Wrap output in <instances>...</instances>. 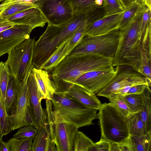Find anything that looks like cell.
I'll return each instance as SVG.
<instances>
[{
    "label": "cell",
    "mask_w": 151,
    "mask_h": 151,
    "mask_svg": "<svg viewBox=\"0 0 151 151\" xmlns=\"http://www.w3.org/2000/svg\"><path fill=\"white\" fill-rule=\"evenodd\" d=\"M113 58L98 54L68 55L52 70L56 92L63 91L85 73L113 66Z\"/></svg>",
    "instance_id": "1"
},
{
    "label": "cell",
    "mask_w": 151,
    "mask_h": 151,
    "mask_svg": "<svg viewBox=\"0 0 151 151\" xmlns=\"http://www.w3.org/2000/svg\"><path fill=\"white\" fill-rule=\"evenodd\" d=\"M91 16V11L87 10L73 15L63 23L48 24L45 32L35 42L32 60L33 67L40 69L58 47L72 36L83 22L90 19Z\"/></svg>",
    "instance_id": "2"
},
{
    "label": "cell",
    "mask_w": 151,
    "mask_h": 151,
    "mask_svg": "<svg viewBox=\"0 0 151 151\" xmlns=\"http://www.w3.org/2000/svg\"><path fill=\"white\" fill-rule=\"evenodd\" d=\"M144 7L130 23L119 29L118 44L113 58L114 67L129 65L138 72L142 38L141 25Z\"/></svg>",
    "instance_id": "3"
},
{
    "label": "cell",
    "mask_w": 151,
    "mask_h": 151,
    "mask_svg": "<svg viewBox=\"0 0 151 151\" xmlns=\"http://www.w3.org/2000/svg\"><path fill=\"white\" fill-rule=\"evenodd\" d=\"M97 114L101 138L111 143L125 141L129 136L127 115L109 103L102 104Z\"/></svg>",
    "instance_id": "4"
},
{
    "label": "cell",
    "mask_w": 151,
    "mask_h": 151,
    "mask_svg": "<svg viewBox=\"0 0 151 151\" xmlns=\"http://www.w3.org/2000/svg\"><path fill=\"white\" fill-rule=\"evenodd\" d=\"M53 110L78 128L93 124L98 110L87 107L62 92H55L51 100Z\"/></svg>",
    "instance_id": "5"
},
{
    "label": "cell",
    "mask_w": 151,
    "mask_h": 151,
    "mask_svg": "<svg viewBox=\"0 0 151 151\" xmlns=\"http://www.w3.org/2000/svg\"><path fill=\"white\" fill-rule=\"evenodd\" d=\"M45 101L49 133L57 151H73L74 136L78 128L54 110L50 100L46 99Z\"/></svg>",
    "instance_id": "6"
},
{
    "label": "cell",
    "mask_w": 151,
    "mask_h": 151,
    "mask_svg": "<svg viewBox=\"0 0 151 151\" xmlns=\"http://www.w3.org/2000/svg\"><path fill=\"white\" fill-rule=\"evenodd\" d=\"M120 30L104 34L84 35L69 55L98 54L113 58L119 42Z\"/></svg>",
    "instance_id": "7"
},
{
    "label": "cell",
    "mask_w": 151,
    "mask_h": 151,
    "mask_svg": "<svg viewBox=\"0 0 151 151\" xmlns=\"http://www.w3.org/2000/svg\"><path fill=\"white\" fill-rule=\"evenodd\" d=\"M35 40H26L8 53L5 61L10 73L20 85L27 79L33 67L32 60Z\"/></svg>",
    "instance_id": "8"
},
{
    "label": "cell",
    "mask_w": 151,
    "mask_h": 151,
    "mask_svg": "<svg viewBox=\"0 0 151 151\" xmlns=\"http://www.w3.org/2000/svg\"><path fill=\"white\" fill-rule=\"evenodd\" d=\"M34 4L42 14L47 24H59L73 16L68 0H38Z\"/></svg>",
    "instance_id": "9"
},
{
    "label": "cell",
    "mask_w": 151,
    "mask_h": 151,
    "mask_svg": "<svg viewBox=\"0 0 151 151\" xmlns=\"http://www.w3.org/2000/svg\"><path fill=\"white\" fill-rule=\"evenodd\" d=\"M117 70L116 66H113L103 70L89 71L79 76L74 84L96 94L112 80Z\"/></svg>",
    "instance_id": "10"
},
{
    "label": "cell",
    "mask_w": 151,
    "mask_h": 151,
    "mask_svg": "<svg viewBox=\"0 0 151 151\" xmlns=\"http://www.w3.org/2000/svg\"><path fill=\"white\" fill-rule=\"evenodd\" d=\"M28 79L20 84L18 100L10 115L12 131L27 125H34L30 108Z\"/></svg>",
    "instance_id": "11"
},
{
    "label": "cell",
    "mask_w": 151,
    "mask_h": 151,
    "mask_svg": "<svg viewBox=\"0 0 151 151\" xmlns=\"http://www.w3.org/2000/svg\"><path fill=\"white\" fill-rule=\"evenodd\" d=\"M33 29L29 26L16 24L0 33V57L9 53L19 44L30 38Z\"/></svg>",
    "instance_id": "12"
},
{
    "label": "cell",
    "mask_w": 151,
    "mask_h": 151,
    "mask_svg": "<svg viewBox=\"0 0 151 151\" xmlns=\"http://www.w3.org/2000/svg\"><path fill=\"white\" fill-rule=\"evenodd\" d=\"M116 74L112 80L97 93L98 96L108 99L130 82L144 76L130 66H116Z\"/></svg>",
    "instance_id": "13"
},
{
    "label": "cell",
    "mask_w": 151,
    "mask_h": 151,
    "mask_svg": "<svg viewBox=\"0 0 151 151\" xmlns=\"http://www.w3.org/2000/svg\"><path fill=\"white\" fill-rule=\"evenodd\" d=\"M86 23L83 22L73 35L62 43L40 69L51 71L65 57L69 55L85 35Z\"/></svg>",
    "instance_id": "14"
},
{
    "label": "cell",
    "mask_w": 151,
    "mask_h": 151,
    "mask_svg": "<svg viewBox=\"0 0 151 151\" xmlns=\"http://www.w3.org/2000/svg\"><path fill=\"white\" fill-rule=\"evenodd\" d=\"M30 110L34 126L37 129L47 124L46 110L42 107L36 81L32 71L27 80Z\"/></svg>",
    "instance_id": "15"
},
{
    "label": "cell",
    "mask_w": 151,
    "mask_h": 151,
    "mask_svg": "<svg viewBox=\"0 0 151 151\" xmlns=\"http://www.w3.org/2000/svg\"><path fill=\"white\" fill-rule=\"evenodd\" d=\"M123 12L104 15L99 19L87 24L85 35H102L115 29H119V23Z\"/></svg>",
    "instance_id": "16"
},
{
    "label": "cell",
    "mask_w": 151,
    "mask_h": 151,
    "mask_svg": "<svg viewBox=\"0 0 151 151\" xmlns=\"http://www.w3.org/2000/svg\"><path fill=\"white\" fill-rule=\"evenodd\" d=\"M14 24L29 26L33 29L43 27L47 21L37 7L31 8L5 19Z\"/></svg>",
    "instance_id": "17"
},
{
    "label": "cell",
    "mask_w": 151,
    "mask_h": 151,
    "mask_svg": "<svg viewBox=\"0 0 151 151\" xmlns=\"http://www.w3.org/2000/svg\"><path fill=\"white\" fill-rule=\"evenodd\" d=\"M62 92L87 107L99 110L101 107L102 104L95 94L77 85L73 84Z\"/></svg>",
    "instance_id": "18"
},
{
    "label": "cell",
    "mask_w": 151,
    "mask_h": 151,
    "mask_svg": "<svg viewBox=\"0 0 151 151\" xmlns=\"http://www.w3.org/2000/svg\"><path fill=\"white\" fill-rule=\"evenodd\" d=\"M32 71L37 82L41 100H51L56 89L48 71L33 67Z\"/></svg>",
    "instance_id": "19"
},
{
    "label": "cell",
    "mask_w": 151,
    "mask_h": 151,
    "mask_svg": "<svg viewBox=\"0 0 151 151\" xmlns=\"http://www.w3.org/2000/svg\"><path fill=\"white\" fill-rule=\"evenodd\" d=\"M20 85L10 73L6 88L4 102L6 111L10 115L17 103Z\"/></svg>",
    "instance_id": "20"
},
{
    "label": "cell",
    "mask_w": 151,
    "mask_h": 151,
    "mask_svg": "<svg viewBox=\"0 0 151 151\" xmlns=\"http://www.w3.org/2000/svg\"><path fill=\"white\" fill-rule=\"evenodd\" d=\"M151 94L150 87L148 86L141 94L143 103L139 113L144 124L145 134L151 131Z\"/></svg>",
    "instance_id": "21"
},
{
    "label": "cell",
    "mask_w": 151,
    "mask_h": 151,
    "mask_svg": "<svg viewBox=\"0 0 151 151\" xmlns=\"http://www.w3.org/2000/svg\"><path fill=\"white\" fill-rule=\"evenodd\" d=\"M127 140L131 151H151V131L140 136L129 135Z\"/></svg>",
    "instance_id": "22"
},
{
    "label": "cell",
    "mask_w": 151,
    "mask_h": 151,
    "mask_svg": "<svg viewBox=\"0 0 151 151\" xmlns=\"http://www.w3.org/2000/svg\"><path fill=\"white\" fill-rule=\"evenodd\" d=\"M50 135L48 123L38 129L37 133L33 139L31 151H46Z\"/></svg>",
    "instance_id": "23"
},
{
    "label": "cell",
    "mask_w": 151,
    "mask_h": 151,
    "mask_svg": "<svg viewBox=\"0 0 151 151\" xmlns=\"http://www.w3.org/2000/svg\"><path fill=\"white\" fill-rule=\"evenodd\" d=\"M127 122L129 135L140 136L145 134L144 124L139 112L129 114Z\"/></svg>",
    "instance_id": "24"
},
{
    "label": "cell",
    "mask_w": 151,
    "mask_h": 151,
    "mask_svg": "<svg viewBox=\"0 0 151 151\" xmlns=\"http://www.w3.org/2000/svg\"><path fill=\"white\" fill-rule=\"evenodd\" d=\"M37 7L33 3L12 2L0 13V18L5 19L27 9Z\"/></svg>",
    "instance_id": "25"
},
{
    "label": "cell",
    "mask_w": 151,
    "mask_h": 151,
    "mask_svg": "<svg viewBox=\"0 0 151 151\" xmlns=\"http://www.w3.org/2000/svg\"><path fill=\"white\" fill-rule=\"evenodd\" d=\"M145 6L139 3L134 2L126 9L120 21L119 29H123L130 23Z\"/></svg>",
    "instance_id": "26"
},
{
    "label": "cell",
    "mask_w": 151,
    "mask_h": 151,
    "mask_svg": "<svg viewBox=\"0 0 151 151\" xmlns=\"http://www.w3.org/2000/svg\"><path fill=\"white\" fill-rule=\"evenodd\" d=\"M0 128L4 136L12 131L10 115L6 111L5 104L2 93L0 90Z\"/></svg>",
    "instance_id": "27"
},
{
    "label": "cell",
    "mask_w": 151,
    "mask_h": 151,
    "mask_svg": "<svg viewBox=\"0 0 151 151\" xmlns=\"http://www.w3.org/2000/svg\"><path fill=\"white\" fill-rule=\"evenodd\" d=\"M138 72L146 78L151 83V56L140 48Z\"/></svg>",
    "instance_id": "28"
},
{
    "label": "cell",
    "mask_w": 151,
    "mask_h": 151,
    "mask_svg": "<svg viewBox=\"0 0 151 151\" xmlns=\"http://www.w3.org/2000/svg\"><path fill=\"white\" fill-rule=\"evenodd\" d=\"M93 143L92 140L84 133L78 130L74 136L73 151H88Z\"/></svg>",
    "instance_id": "29"
},
{
    "label": "cell",
    "mask_w": 151,
    "mask_h": 151,
    "mask_svg": "<svg viewBox=\"0 0 151 151\" xmlns=\"http://www.w3.org/2000/svg\"><path fill=\"white\" fill-rule=\"evenodd\" d=\"M32 141V139L12 137L7 142L11 151H31Z\"/></svg>",
    "instance_id": "30"
},
{
    "label": "cell",
    "mask_w": 151,
    "mask_h": 151,
    "mask_svg": "<svg viewBox=\"0 0 151 151\" xmlns=\"http://www.w3.org/2000/svg\"><path fill=\"white\" fill-rule=\"evenodd\" d=\"M123 96L131 113L139 111L143 103V99L141 94H131Z\"/></svg>",
    "instance_id": "31"
},
{
    "label": "cell",
    "mask_w": 151,
    "mask_h": 151,
    "mask_svg": "<svg viewBox=\"0 0 151 151\" xmlns=\"http://www.w3.org/2000/svg\"><path fill=\"white\" fill-rule=\"evenodd\" d=\"M73 15L81 13L95 4V0H68Z\"/></svg>",
    "instance_id": "32"
},
{
    "label": "cell",
    "mask_w": 151,
    "mask_h": 151,
    "mask_svg": "<svg viewBox=\"0 0 151 151\" xmlns=\"http://www.w3.org/2000/svg\"><path fill=\"white\" fill-rule=\"evenodd\" d=\"M105 15L119 13L125 10L120 0H103Z\"/></svg>",
    "instance_id": "33"
},
{
    "label": "cell",
    "mask_w": 151,
    "mask_h": 151,
    "mask_svg": "<svg viewBox=\"0 0 151 151\" xmlns=\"http://www.w3.org/2000/svg\"><path fill=\"white\" fill-rule=\"evenodd\" d=\"M10 74L6 62L0 61V90L4 101L6 88Z\"/></svg>",
    "instance_id": "34"
},
{
    "label": "cell",
    "mask_w": 151,
    "mask_h": 151,
    "mask_svg": "<svg viewBox=\"0 0 151 151\" xmlns=\"http://www.w3.org/2000/svg\"><path fill=\"white\" fill-rule=\"evenodd\" d=\"M108 99L109 103L114 105L124 114L128 115L131 113L130 109L124 99L123 95L116 93L110 96Z\"/></svg>",
    "instance_id": "35"
},
{
    "label": "cell",
    "mask_w": 151,
    "mask_h": 151,
    "mask_svg": "<svg viewBox=\"0 0 151 151\" xmlns=\"http://www.w3.org/2000/svg\"><path fill=\"white\" fill-rule=\"evenodd\" d=\"M38 129L33 125L24 126L18 129L13 137L18 139L28 138L33 139L37 133Z\"/></svg>",
    "instance_id": "36"
},
{
    "label": "cell",
    "mask_w": 151,
    "mask_h": 151,
    "mask_svg": "<svg viewBox=\"0 0 151 151\" xmlns=\"http://www.w3.org/2000/svg\"><path fill=\"white\" fill-rule=\"evenodd\" d=\"M151 22L148 25L142 34L140 43V48L145 50L150 56H151Z\"/></svg>",
    "instance_id": "37"
},
{
    "label": "cell",
    "mask_w": 151,
    "mask_h": 151,
    "mask_svg": "<svg viewBox=\"0 0 151 151\" xmlns=\"http://www.w3.org/2000/svg\"><path fill=\"white\" fill-rule=\"evenodd\" d=\"M110 142L101 138L99 141L93 143L88 151H110Z\"/></svg>",
    "instance_id": "38"
},
{
    "label": "cell",
    "mask_w": 151,
    "mask_h": 151,
    "mask_svg": "<svg viewBox=\"0 0 151 151\" xmlns=\"http://www.w3.org/2000/svg\"><path fill=\"white\" fill-rule=\"evenodd\" d=\"M151 9L145 5L143 8L141 25V34L142 36L147 26L151 22Z\"/></svg>",
    "instance_id": "39"
},
{
    "label": "cell",
    "mask_w": 151,
    "mask_h": 151,
    "mask_svg": "<svg viewBox=\"0 0 151 151\" xmlns=\"http://www.w3.org/2000/svg\"><path fill=\"white\" fill-rule=\"evenodd\" d=\"M127 139L124 142L119 143L110 142V151H131Z\"/></svg>",
    "instance_id": "40"
},
{
    "label": "cell",
    "mask_w": 151,
    "mask_h": 151,
    "mask_svg": "<svg viewBox=\"0 0 151 151\" xmlns=\"http://www.w3.org/2000/svg\"><path fill=\"white\" fill-rule=\"evenodd\" d=\"M147 86L148 85L145 84L134 85L129 89L125 95L131 94H141L146 88Z\"/></svg>",
    "instance_id": "41"
},
{
    "label": "cell",
    "mask_w": 151,
    "mask_h": 151,
    "mask_svg": "<svg viewBox=\"0 0 151 151\" xmlns=\"http://www.w3.org/2000/svg\"><path fill=\"white\" fill-rule=\"evenodd\" d=\"M0 151H11L10 147L7 142L2 139L0 142Z\"/></svg>",
    "instance_id": "42"
},
{
    "label": "cell",
    "mask_w": 151,
    "mask_h": 151,
    "mask_svg": "<svg viewBox=\"0 0 151 151\" xmlns=\"http://www.w3.org/2000/svg\"><path fill=\"white\" fill-rule=\"evenodd\" d=\"M14 24L9 22L7 24L0 26V33L12 27Z\"/></svg>",
    "instance_id": "43"
},
{
    "label": "cell",
    "mask_w": 151,
    "mask_h": 151,
    "mask_svg": "<svg viewBox=\"0 0 151 151\" xmlns=\"http://www.w3.org/2000/svg\"><path fill=\"white\" fill-rule=\"evenodd\" d=\"M125 9L132 3L131 0H120Z\"/></svg>",
    "instance_id": "44"
},
{
    "label": "cell",
    "mask_w": 151,
    "mask_h": 151,
    "mask_svg": "<svg viewBox=\"0 0 151 151\" xmlns=\"http://www.w3.org/2000/svg\"><path fill=\"white\" fill-rule=\"evenodd\" d=\"M38 0H14L13 2L27 3L34 4Z\"/></svg>",
    "instance_id": "45"
},
{
    "label": "cell",
    "mask_w": 151,
    "mask_h": 151,
    "mask_svg": "<svg viewBox=\"0 0 151 151\" xmlns=\"http://www.w3.org/2000/svg\"><path fill=\"white\" fill-rule=\"evenodd\" d=\"M14 0H5L0 4V8L9 5L13 2Z\"/></svg>",
    "instance_id": "46"
},
{
    "label": "cell",
    "mask_w": 151,
    "mask_h": 151,
    "mask_svg": "<svg viewBox=\"0 0 151 151\" xmlns=\"http://www.w3.org/2000/svg\"><path fill=\"white\" fill-rule=\"evenodd\" d=\"M143 4L151 9V0H142Z\"/></svg>",
    "instance_id": "47"
},
{
    "label": "cell",
    "mask_w": 151,
    "mask_h": 151,
    "mask_svg": "<svg viewBox=\"0 0 151 151\" xmlns=\"http://www.w3.org/2000/svg\"><path fill=\"white\" fill-rule=\"evenodd\" d=\"M95 3L97 5L101 6L103 5V0H95Z\"/></svg>",
    "instance_id": "48"
},
{
    "label": "cell",
    "mask_w": 151,
    "mask_h": 151,
    "mask_svg": "<svg viewBox=\"0 0 151 151\" xmlns=\"http://www.w3.org/2000/svg\"><path fill=\"white\" fill-rule=\"evenodd\" d=\"M132 3L134 2H137L140 3L141 4H143V5H144L142 1V0H131Z\"/></svg>",
    "instance_id": "49"
},
{
    "label": "cell",
    "mask_w": 151,
    "mask_h": 151,
    "mask_svg": "<svg viewBox=\"0 0 151 151\" xmlns=\"http://www.w3.org/2000/svg\"><path fill=\"white\" fill-rule=\"evenodd\" d=\"M8 5H7L4 6L0 8V13L3 11V10L6 8Z\"/></svg>",
    "instance_id": "50"
},
{
    "label": "cell",
    "mask_w": 151,
    "mask_h": 151,
    "mask_svg": "<svg viewBox=\"0 0 151 151\" xmlns=\"http://www.w3.org/2000/svg\"><path fill=\"white\" fill-rule=\"evenodd\" d=\"M3 136V135L1 130L0 128V142L1 139H2V137Z\"/></svg>",
    "instance_id": "51"
},
{
    "label": "cell",
    "mask_w": 151,
    "mask_h": 151,
    "mask_svg": "<svg viewBox=\"0 0 151 151\" xmlns=\"http://www.w3.org/2000/svg\"><path fill=\"white\" fill-rule=\"evenodd\" d=\"M5 0H0V2H3V1H4Z\"/></svg>",
    "instance_id": "52"
}]
</instances>
